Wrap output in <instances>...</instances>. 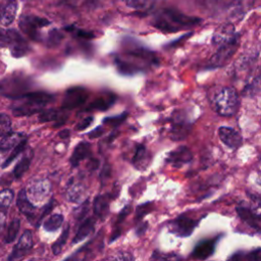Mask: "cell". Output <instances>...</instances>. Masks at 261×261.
<instances>
[{"instance_id": "15", "label": "cell", "mask_w": 261, "mask_h": 261, "mask_svg": "<svg viewBox=\"0 0 261 261\" xmlns=\"http://www.w3.org/2000/svg\"><path fill=\"white\" fill-rule=\"evenodd\" d=\"M149 162H150V155L146 147L143 145H138L133 158L134 166L140 170H144L149 165Z\"/></svg>"}, {"instance_id": "10", "label": "cell", "mask_w": 261, "mask_h": 261, "mask_svg": "<svg viewBox=\"0 0 261 261\" xmlns=\"http://www.w3.org/2000/svg\"><path fill=\"white\" fill-rule=\"evenodd\" d=\"M237 212L241 219H243V221H245L249 226L255 229H261V215L252 208L239 206L237 207Z\"/></svg>"}, {"instance_id": "9", "label": "cell", "mask_w": 261, "mask_h": 261, "mask_svg": "<svg viewBox=\"0 0 261 261\" xmlns=\"http://www.w3.org/2000/svg\"><path fill=\"white\" fill-rule=\"evenodd\" d=\"M218 136L221 142L230 149H238L243 143L241 134L229 126H220L218 128Z\"/></svg>"}, {"instance_id": "20", "label": "cell", "mask_w": 261, "mask_h": 261, "mask_svg": "<svg viewBox=\"0 0 261 261\" xmlns=\"http://www.w3.org/2000/svg\"><path fill=\"white\" fill-rule=\"evenodd\" d=\"M93 207H94V212H95L96 216L103 219L108 213V208H109V199H108V197L104 196V195L97 196L94 200Z\"/></svg>"}, {"instance_id": "11", "label": "cell", "mask_w": 261, "mask_h": 261, "mask_svg": "<svg viewBox=\"0 0 261 261\" xmlns=\"http://www.w3.org/2000/svg\"><path fill=\"white\" fill-rule=\"evenodd\" d=\"M33 247V237L30 230H25L22 236L20 237L17 245L13 249L10 257L8 258L9 260L12 259H18L21 258L29 250H31Z\"/></svg>"}, {"instance_id": "30", "label": "cell", "mask_w": 261, "mask_h": 261, "mask_svg": "<svg viewBox=\"0 0 261 261\" xmlns=\"http://www.w3.org/2000/svg\"><path fill=\"white\" fill-rule=\"evenodd\" d=\"M25 147V140L23 139L21 142H19L13 149V151L10 153V155L8 156V158L4 161V163L2 164V167H6L8 164H10L11 161H13V159H15L24 149Z\"/></svg>"}, {"instance_id": "7", "label": "cell", "mask_w": 261, "mask_h": 261, "mask_svg": "<svg viewBox=\"0 0 261 261\" xmlns=\"http://www.w3.org/2000/svg\"><path fill=\"white\" fill-rule=\"evenodd\" d=\"M49 23V20L45 18H40L37 16H22L19 21V27L22 30V32L27 34L31 39L38 40V29L48 25Z\"/></svg>"}, {"instance_id": "40", "label": "cell", "mask_w": 261, "mask_h": 261, "mask_svg": "<svg viewBox=\"0 0 261 261\" xmlns=\"http://www.w3.org/2000/svg\"><path fill=\"white\" fill-rule=\"evenodd\" d=\"M112 259H116V260H133L134 257L129 253L121 252V253H118L116 256L112 257Z\"/></svg>"}, {"instance_id": "25", "label": "cell", "mask_w": 261, "mask_h": 261, "mask_svg": "<svg viewBox=\"0 0 261 261\" xmlns=\"http://www.w3.org/2000/svg\"><path fill=\"white\" fill-rule=\"evenodd\" d=\"M24 138L20 134H7L0 142V147L3 149H9L15 147Z\"/></svg>"}, {"instance_id": "26", "label": "cell", "mask_w": 261, "mask_h": 261, "mask_svg": "<svg viewBox=\"0 0 261 261\" xmlns=\"http://www.w3.org/2000/svg\"><path fill=\"white\" fill-rule=\"evenodd\" d=\"M62 222H63V216L61 214H54L44 222V228L49 231H54L60 227Z\"/></svg>"}, {"instance_id": "18", "label": "cell", "mask_w": 261, "mask_h": 261, "mask_svg": "<svg viewBox=\"0 0 261 261\" xmlns=\"http://www.w3.org/2000/svg\"><path fill=\"white\" fill-rule=\"evenodd\" d=\"M42 107H43L42 105L33 103V102H31V101L28 100V102L24 103V104L14 106V107L12 108V113H13L15 116L31 115V114H34V113H36V112H39V111L42 109Z\"/></svg>"}, {"instance_id": "29", "label": "cell", "mask_w": 261, "mask_h": 261, "mask_svg": "<svg viewBox=\"0 0 261 261\" xmlns=\"http://www.w3.org/2000/svg\"><path fill=\"white\" fill-rule=\"evenodd\" d=\"M68 232H69V227L66 226V228L62 231L60 238H59V239L54 243V245L52 246V251H53V254H54V255H58V254L61 252V250H62V248H63V246L65 245V242H66V240H67Z\"/></svg>"}, {"instance_id": "34", "label": "cell", "mask_w": 261, "mask_h": 261, "mask_svg": "<svg viewBox=\"0 0 261 261\" xmlns=\"http://www.w3.org/2000/svg\"><path fill=\"white\" fill-rule=\"evenodd\" d=\"M261 91V72L253 80V82L245 89V92L256 93Z\"/></svg>"}, {"instance_id": "45", "label": "cell", "mask_w": 261, "mask_h": 261, "mask_svg": "<svg viewBox=\"0 0 261 261\" xmlns=\"http://www.w3.org/2000/svg\"><path fill=\"white\" fill-rule=\"evenodd\" d=\"M0 13H1V12H0Z\"/></svg>"}, {"instance_id": "6", "label": "cell", "mask_w": 261, "mask_h": 261, "mask_svg": "<svg viewBox=\"0 0 261 261\" xmlns=\"http://www.w3.org/2000/svg\"><path fill=\"white\" fill-rule=\"evenodd\" d=\"M88 99V92L82 87H73L65 92L62 107L65 109H73L82 106Z\"/></svg>"}, {"instance_id": "37", "label": "cell", "mask_w": 261, "mask_h": 261, "mask_svg": "<svg viewBox=\"0 0 261 261\" xmlns=\"http://www.w3.org/2000/svg\"><path fill=\"white\" fill-rule=\"evenodd\" d=\"M126 117V113H123L121 115H118V116H113V117H107L104 119V122L105 123H108V124H111V125H117L119 123H121L124 118Z\"/></svg>"}, {"instance_id": "2", "label": "cell", "mask_w": 261, "mask_h": 261, "mask_svg": "<svg viewBox=\"0 0 261 261\" xmlns=\"http://www.w3.org/2000/svg\"><path fill=\"white\" fill-rule=\"evenodd\" d=\"M200 19L185 15L180 12L165 9L156 18L154 25L164 32H176L185 28H190L199 23Z\"/></svg>"}, {"instance_id": "8", "label": "cell", "mask_w": 261, "mask_h": 261, "mask_svg": "<svg viewBox=\"0 0 261 261\" xmlns=\"http://www.w3.org/2000/svg\"><path fill=\"white\" fill-rule=\"evenodd\" d=\"M192 158L193 155L191 150L185 146H180L167 154L166 162L176 168H179L191 162Z\"/></svg>"}, {"instance_id": "41", "label": "cell", "mask_w": 261, "mask_h": 261, "mask_svg": "<svg viewBox=\"0 0 261 261\" xmlns=\"http://www.w3.org/2000/svg\"><path fill=\"white\" fill-rule=\"evenodd\" d=\"M103 128L101 127V126H99V127H97V128H95L94 130H92L90 134H89V137L91 138V139H95V138H98V137H100L102 134H103Z\"/></svg>"}, {"instance_id": "31", "label": "cell", "mask_w": 261, "mask_h": 261, "mask_svg": "<svg viewBox=\"0 0 261 261\" xmlns=\"http://www.w3.org/2000/svg\"><path fill=\"white\" fill-rule=\"evenodd\" d=\"M11 130V121L10 118L4 114L0 113V136H6Z\"/></svg>"}, {"instance_id": "44", "label": "cell", "mask_w": 261, "mask_h": 261, "mask_svg": "<svg viewBox=\"0 0 261 261\" xmlns=\"http://www.w3.org/2000/svg\"><path fill=\"white\" fill-rule=\"evenodd\" d=\"M59 137H60L61 139H67V138L69 137V130H68V129H64V130H62V132H60V133H59Z\"/></svg>"}, {"instance_id": "13", "label": "cell", "mask_w": 261, "mask_h": 261, "mask_svg": "<svg viewBox=\"0 0 261 261\" xmlns=\"http://www.w3.org/2000/svg\"><path fill=\"white\" fill-rule=\"evenodd\" d=\"M191 129V124L184 118L176 116L172 122L170 127V137L172 140H182L188 136Z\"/></svg>"}, {"instance_id": "16", "label": "cell", "mask_w": 261, "mask_h": 261, "mask_svg": "<svg viewBox=\"0 0 261 261\" xmlns=\"http://www.w3.org/2000/svg\"><path fill=\"white\" fill-rule=\"evenodd\" d=\"M91 153V145L87 142H82L80 144L76 145V147L74 148L71 158H70V163L72 166H77L79 163L86 159Z\"/></svg>"}, {"instance_id": "36", "label": "cell", "mask_w": 261, "mask_h": 261, "mask_svg": "<svg viewBox=\"0 0 261 261\" xmlns=\"http://www.w3.org/2000/svg\"><path fill=\"white\" fill-rule=\"evenodd\" d=\"M88 210H89V203H88V201H86L84 204H82L77 209H75L74 210V217L76 218V219H83L84 217H85V215L87 214V212H88Z\"/></svg>"}, {"instance_id": "24", "label": "cell", "mask_w": 261, "mask_h": 261, "mask_svg": "<svg viewBox=\"0 0 261 261\" xmlns=\"http://www.w3.org/2000/svg\"><path fill=\"white\" fill-rule=\"evenodd\" d=\"M115 101V97L111 94L107 95V96H103V97H99L97 98L89 107V109H95V110H106L107 108H109V106H111L113 104V102Z\"/></svg>"}, {"instance_id": "3", "label": "cell", "mask_w": 261, "mask_h": 261, "mask_svg": "<svg viewBox=\"0 0 261 261\" xmlns=\"http://www.w3.org/2000/svg\"><path fill=\"white\" fill-rule=\"evenodd\" d=\"M30 81L20 75H11L0 81V95L7 98H22L28 93Z\"/></svg>"}, {"instance_id": "43", "label": "cell", "mask_w": 261, "mask_h": 261, "mask_svg": "<svg viewBox=\"0 0 261 261\" xmlns=\"http://www.w3.org/2000/svg\"><path fill=\"white\" fill-rule=\"evenodd\" d=\"M77 36L82 37V38H85V39H90V38H93L94 35L90 32H85V31H79L77 33Z\"/></svg>"}, {"instance_id": "38", "label": "cell", "mask_w": 261, "mask_h": 261, "mask_svg": "<svg viewBox=\"0 0 261 261\" xmlns=\"http://www.w3.org/2000/svg\"><path fill=\"white\" fill-rule=\"evenodd\" d=\"M92 121H93V117H92V116L86 117L85 119H83V120L75 126V128H76L77 130H84V129H86L88 126H90V124L92 123Z\"/></svg>"}, {"instance_id": "35", "label": "cell", "mask_w": 261, "mask_h": 261, "mask_svg": "<svg viewBox=\"0 0 261 261\" xmlns=\"http://www.w3.org/2000/svg\"><path fill=\"white\" fill-rule=\"evenodd\" d=\"M61 39H62V35H61L58 31L53 30V31H51L50 34H49L48 43H49L50 46H56V45H58V44L60 43Z\"/></svg>"}, {"instance_id": "17", "label": "cell", "mask_w": 261, "mask_h": 261, "mask_svg": "<svg viewBox=\"0 0 261 261\" xmlns=\"http://www.w3.org/2000/svg\"><path fill=\"white\" fill-rule=\"evenodd\" d=\"M16 10H17V2L15 0L9 1L0 13V22L3 25L10 24L15 18Z\"/></svg>"}, {"instance_id": "5", "label": "cell", "mask_w": 261, "mask_h": 261, "mask_svg": "<svg viewBox=\"0 0 261 261\" xmlns=\"http://www.w3.org/2000/svg\"><path fill=\"white\" fill-rule=\"evenodd\" d=\"M198 224V220L188 215H180L169 222V230L178 237H189Z\"/></svg>"}, {"instance_id": "4", "label": "cell", "mask_w": 261, "mask_h": 261, "mask_svg": "<svg viewBox=\"0 0 261 261\" xmlns=\"http://www.w3.org/2000/svg\"><path fill=\"white\" fill-rule=\"evenodd\" d=\"M239 46V37L229 43L221 45L218 47L216 53L211 57L209 61V67H220L228 62L237 51Z\"/></svg>"}, {"instance_id": "27", "label": "cell", "mask_w": 261, "mask_h": 261, "mask_svg": "<svg viewBox=\"0 0 261 261\" xmlns=\"http://www.w3.org/2000/svg\"><path fill=\"white\" fill-rule=\"evenodd\" d=\"M19 226H20V222H19V219H17V218L13 219L10 222V224L8 226L7 233H6V238H5L6 243H12L15 240L18 229H19Z\"/></svg>"}, {"instance_id": "42", "label": "cell", "mask_w": 261, "mask_h": 261, "mask_svg": "<svg viewBox=\"0 0 261 261\" xmlns=\"http://www.w3.org/2000/svg\"><path fill=\"white\" fill-rule=\"evenodd\" d=\"M248 259H253V260H257V259H261V249L260 250H256L252 253H249V255L247 256Z\"/></svg>"}, {"instance_id": "33", "label": "cell", "mask_w": 261, "mask_h": 261, "mask_svg": "<svg viewBox=\"0 0 261 261\" xmlns=\"http://www.w3.org/2000/svg\"><path fill=\"white\" fill-rule=\"evenodd\" d=\"M152 209V203H146L143 205H140L136 210V219L140 220L144 216H146Z\"/></svg>"}, {"instance_id": "39", "label": "cell", "mask_w": 261, "mask_h": 261, "mask_svg": "<svg viewBox=\"0 0 261 261\" xmlns=\"http://www.w3.org/2000/svg\"><path fill=\"white\" fill-rule=\"evenodd\" d=\"M153 259H179L178 256L176 255H173V254H169V255H162V253H158V252H155L154 255L152 256Z\"/></svg>"}, {"instance_id": "14", "label": "cell", "mask_w": 261, "mask_h": 261, "mask_svg": "<svg viewBox=\"0 0 261 261\" xmlns=\"http://www.w3.org/2000/svg\"><path fill=\"white\" fill-rule=\"evenodd\" d=\"M216 246V239H210V240H204L196 245L192 252V256L196 259H207L210 257Z\"/></svg>"}, {"instance_id": "28", "label": "cell", "mask_w": 261, "mask_h": 261, "mask_svg": "<svg viewBox=\"0 0 261 261\" xmlns=\"http://www.w3.org/2000/svg\"><path fill=\"white\" fill-rule=\"evenodd\" d=\"M30 164H31V159H30V158H27V157L22 158V159L16 164V166H15L14 169H13V174H14V176H15L16 178L21 177L22 174L29 169Z\"/></svg>"}, {"instance_id": "21", "label": "cell", "mask_w": 261, "mask_h": 261, "mask_svg": "<svg viewBox=\"0 0 261 261\" xmlns=\"http://www.w3.org/2000/svg\"><path fill=\"white\" fill-rule=\"evenodd\" d=\"M94 227H95V220L93 218H88L87 220H85L80 226L79 230L76 231L75 237L72 240V243L76 244L85 240L89 234L92 233V231L94 230Z\"/></svg>"}, {"instance_id": "1", "label": "cell", "mask_w": 261, "mask_h": 261, "mask_svg": "<svg viewBox=\"0 0 261 261\" xmlns=\"http://www.w3.org/2000/svg\"><path fill=\"white\" fill-rule=\"evenodd\" d=\"M209 101L212 109L218 115L225 117L234 115L240 106L239 95L230 87H217L210 93Z\"/></svg>"}, {"instance_id": "22", "label": "cell", "mask_w": 261, "mask_h": 261, "mask_svg": "<svg viewBox=\"0 0 261 261\" xmlns=\"http://www.w3.org/2000/svg\"><path fill=\"white\" fill-rule=\"evenodd\" d=\"M22 98H25L27 100L39 104V105H45L48 102H51L54 98L53 95L46 93V92H29L25 93Z\"/></svg>"}, {"instance_id": "32", "label": "cell", "mask_w": 261, "mask_h": 261, "mask_svg": "<svg viewBox=\"0 0 261 261\" xmlns=\"http://www.w3.org/2000/svg\"><path fill=\"white\" fill-rule=\"evenodd\" d=\"M13 194L9 190H4L0 193V208H7L12 200Z\"/></svg>"}, {"instance_id": "19", "label": "cell", "mask_w": 261, "mask_h": 261, "mask_svg": "<svg viewBox=\"0 0 261 261\" xmlns=\"http://www.w3.org/2000/svg\"><path fill=\"white\" fill-rule=\"evenodd\" d=\"M39 120L41 122L58 121L59 123L56 126H59L65 122L66 117L56 109H47V110H44L43 112H40Z\"/></svg>"}, {"instance_id": "23", "label": "cell", "mask_w": 261, "mask_h": 261, "mask_svg": "<svg viewBox=\"0 0 261 261\" xmlns=\"http://www.w3.org/2000/svg\"><path fill=\"white\" fill-rule=\"evenodd\" d=\"M17 206L19 210L28 217H32L34 215L35 207L29 202L24 190H21L17 196Z\"/></svg>"}, {"instance_id": "12", "label": "cell", "mask_w": 261, "mask_h": 261, "mask_svg": "<svg viewBox=\"0 0 261 261\" xmlns=\"http://www.w3.org/2000/svg\"><path fill=\"white\" fill-rule=\"evenodd\" d=\"M237 37H238V35H236V33H234L233 27L230 25V24H225V25H222L221 28H219L214 33L212 42H213L214 45L219 47L221 45H224L226 43L231 42Z\"/></svg>"}]
</instances>
